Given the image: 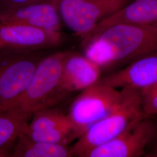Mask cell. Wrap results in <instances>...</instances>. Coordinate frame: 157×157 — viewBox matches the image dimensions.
I'll list each match as a JSON object with an SVG mask.
<instances>
[{"instance_id":"1","label":"cell","mask_w":157,"mask_h":157,"mask_svg":"<svg viewBox=\"0 0 157 157\" xmlns=\"http://www.w3.org/2000/svg\"><path fill=\"white\" fill-rule=\"evenodd\" d=\"M84 56L101 69L157 52V23L118 24L83 37Z\"/></svg>"},{"instance_id":"2","label":"cell","mask_w":157,"mask_h":157,"mask_svg":"<svg viewBox=\"0 0 157 157\" xmlns=\"http://www.w3.org/2000/svg\"><path fill=\"white\" fill-rule=\"evenodd\" d=\"M143 117L145 116L140 90L121 89L120 97L111 111L81 135L72 147L73 156L83 157L91 149L115 138L130 124Z\"/></svg>"},{"instance_id":"3","label":"cell","mask_w":157,"mask_h":157,"mask_svg":"<svg viewBox=\"0 0 157 157\" xmlns=\"http://www.w3.org/2000/svg\"><path fill=\"white\" fill-rule=\"evenodd\" d=\"M69 52H59L43 57L36 67L28 87L15 101L1 109L34 113L51 107L63 95L59 91L65 60Z\"/></svg>"},{"instance_id":"4","label":"cell","mask_w":157,"mask_h":157,"mask_svg":"<svg viewBox=\"0 0 157 157\" xmlns=\"http://www.w3.org/2000/svg\"><path fill=\"white\" fill-rule=\"evenodd\" d=\"M42 51H0V109L15 101L26 89L43 58Z\"/></svg>"},{"instance_id":"5","label":"cell","mask_w":157,"mask_h":157,"mask_svg":"<svg viewBox=\"0 0 157 157\" xmlns=\"http://www.w3.org/2000/svg\"><path fill=\"white\" fill-rule=\"evenodd\" d=\"M61 19L76 35L83 38L102 21L129 2V0H54Z\"/></svg>"},{"instance_id":"6","label":"cell","mask_w":157,"mask_h":157,"mask_svg":"<svg viewBox=\"0 0 157 157\" xmlns=\"http://www.w3.org/2000/svg\"><path fill=\"white\" fill-rule=\"evenodd\" d=\"M120 95L121 90L98 82L81 92L67 113L77 139L111 111Z\"/></svg>"},{"instance_id":"7","label":"cell","mask_w":157,"mask_h":157,"mask_svg":"<svg viewBox=\"0 0 157 157\" xmlns=\"http://www.w3.org/2000/svg\"><path fill=\"white\" fill-rule=\"evenodd\" d=\"M155 131L152 118H139L115 138L86 152L83 157H139L144 156Z\"/></svg>"},{"instance_id":"8","label":"cell","mask_w":157,"mask_h":157,"mask_svg":"<svg viewBox=\"0 0 157 157\" xmlns=\"http://www.w3.org/2000/svg\"><path fill=\"white\" fill-rule=\"evenodd\" d=\"M60 32L0 23V51L44 50L62 43Z\"/></svg>"},{"instance_id":"9","label":"cell","mask_w":157,"mask_h":157,"mask_svg":"<svg viewBox=\"0 0 157 157\" xmlns=\"http://www.w3.org/2000/svg\"><path fill=\"white\" fill-rule=\"evenodd\" d=\"M98 82L121 90H141L157 83V52L140 57L117 72L100 78Z\"/></svg>"},{"instance_id":"10","label":"cell","mask_w":157,"mask_h":157,"mask_svg":"<svg viewBox=\"0 0 157 157\" xmlns=\"http://www.w3.org/2000/svg\"><path fill=\"white\" fill-rule=\"evenodd\" d=\"M61 19L54 0H44L0 14V23L60 32Z\"/></svg>"},{"instance_id":"11","label":"cell","mask_w":157,"mask_h":157,"mask_svg":"<svg viewBox=\"0 0 157 157\" xmlns=\"http://www.w3.org/2000/svg\"><path fill=\"white\" fill-rule=\"evenodd\" d=\"M101 67L85 56L69 52L63 66L59 91L62 95L86 89L100 78Z\"/></svg>"},{"instance_id":"12","label":"cell","mask_w":157,"mask_h":157,"mask_svg":"<svg viewBox=\"0 0 157 157\" xmlns=\"http://www.w3.org/2000/svg\"><path fill=\"white\" fill-rule=\"evenodd\" d=\"M156 23L157 0H134L102 21L92 32L118 24L147 25Z\"/></svg>"},{"instance_id":"13","label":"cell","mask_w":157,"mask_h":157,"mask_svg":"<svg viewBox=\"0 0 157 157\" xmlns=\"http://www.w3.org/2000/svg\"><path fill=\"white\" fill-rule=\"evenodd\" d=\"M25 130V129H24ZM24 130L17 137L12 157H67L73 156L72 147L34 140Z\"/></svg>"},{"instance_id":"14","label":"cell","mask_w":157,"mask_h":157,"mask_svg":"<svg viewBox=\"0 0 157 157\" xmlns=\"http://www.w3.org/2000/svg\"><path fill=\"white\" fill-rule=\"evenodd\" d=\"M33 115L14 109H0V146L17 139Z\"/></svg>"},{"instance_id":"15","label":"cell","mask_w":157,"mask_h":157,"mask_svg":"<svg viewBox=\"0 0 157 157\" xmlns=\"http://www.w3.org/2000/svg\"><path fill=\"white\" fill-rule=\"evenodd\" d=\"M32 120L25 129L26 132L47 130L72 125L67 115L50 107L40 109L32 116ZM73 126V125H72Z\"/></svg>"},{"instance_id":"16","label":"cell","mask_w":157,"mask_h":157,"mask_svg":"<svg viewBox=\"0 0 157 157\" xmlns=\"http://www.w3.org/2000/svg\"><path fill=\"white\" fill-rule=\"evenodd\" d=\"M24 132L34 140L52 144L67 145L71 141L77 139L72 125L34 132H26L24 130Z\"/></svg>"},{"instance_id":"17","label":"cell","mask_w":157,"mask_h":157,"mask_svg":"<svg viewBox=\"0 0 157 157\" xmlns=\"http://www.w3.org/2000/svg\"><path fill=\"white\" fill-rule=\"evenodd\" d=\"M140 91L141 107L144 116L149 118L157 116V83Z\"/></svg>"},{"instance_id":"18","label":"cell","mask_w":157,"mask_h":157,"mask_svg":"<svg viewBox=\"0 0 157 157\" xmlns=\"http://www.w3.org/2000/svg\"><path fill=\"white\" fill-rule=\"evenodd\" d=\"M44 0H0V14Z\"/></svg>"},{"instance_id":"19","label":"cell","mask_w":157,"mask_h":157,"mask_svg":"<svg viewBox=\"0 0 157 157\" xmlns=\"http://www.w3.org/2000/svg\"><path fill=\"white\" fill-rule=\"evenodd\" d=\"M155 124V131L152 139L146 148L144 157H157V116L151 117Z\"/></svg>"},{"instance_id":"20","label":"cell","mask_w":157,"mask_h":157,"mask_svg":"<svg viewBox=\"0 0 157 157\" xmlns=\"http://www.w3.org/2000/svg\"><path fill=\"white\" fill-rule=\"evenodd\" d=\"M17 139L10 141L0 146V157H12Z\"/></svg>"}]
</instances>
